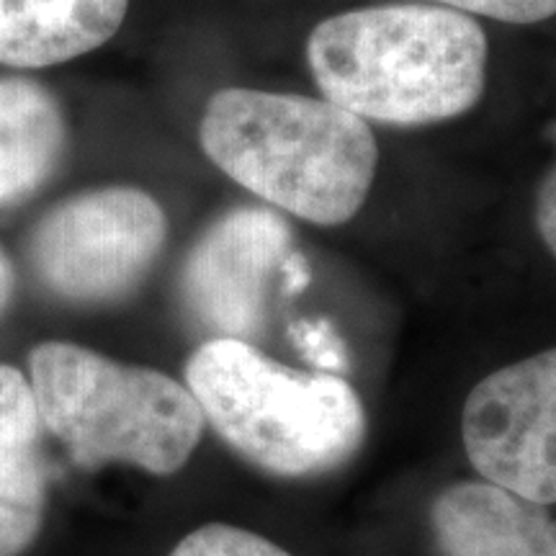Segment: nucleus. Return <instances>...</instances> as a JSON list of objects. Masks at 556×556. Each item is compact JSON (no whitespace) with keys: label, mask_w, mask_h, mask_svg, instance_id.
Returning a JSON list of instances; mask_svg holds the SVG:
<instances>
[{"label":"nucleus","mask_w":556,"mask_h":556,"mask_svg":"<svg viewBox=\"0 0 556 556\" xmlns=\"http://www.w3.org/2000/svg\"><path fill=\"white\" fill-rule=\"evenodd\" d=\"M486 54L475 16L420 0L338 13L319 21L307 41L325 99L387 127H426L475 109Z\"/></svg>","instance_id":"f257e3e1"},{"label":"nucleus","mask_w":556,"mask_h":556,"mask_svg":"<svg viewBox=\"0 0 556 556\" xmlns=\"http://www.w3.org/2000/svg\"><path fill=\"white\" fill-rule=\"evenodd\" d=\"M199 142L242 189L323 227L356 217L379 165L377 139L361 116L299 93L222 88L206 101Z\"/></svg>","instance_id":"f03ea898"},{"label":"nucleus","mask_w":556,"mask_h":556,"mask_svg":"<svg viewBox=\"0 0 556 556\" xmlns=\"http://www.w3.org/2000/svg\"><path fill=\"white\" fill-rule=\"evenodd\" d=\"M186 389L229 448L274 477L328 475L356 456L366 409L338 374H299L248 340L212 338L186 364Z\"/></svg>","instance_id":"7ed1b4c3"},{"label":"nucleus","mask_w":556,"mask_h":556,"mask_svg":"<svg viewBox=\"0 0 556 556\" xmlns=\"http://www.w3.org/2000/svg\"><path fill=\"white\" fill-rule=\"evenodd\" d=\"M29 384L41 426L80 469L129 464L168 477L189 464L204 435L197 400L168 374L65 340L34 348Z\"/></svg>","instance_id":"20e7f679"},{"label":"nucleus","mask_w":556,"mask_h":556,"mask_svg":"<svg viewBox=\"0 0 556 556\" xmlns=\"http://www.w3.org/2000/svg\"><path fill=\"white\" fill-rule=\"evenodd\" d=\"M168 240L155 197L106 186L60 201L31 235V263L45 287L70 302H114L135 291Z\"/></svg>","instance_id":"39448f33"},{"label":"nucleus","mask_w":556,"mask_h":556,"mask_svg":"<svg viewBox=\"0 0 556 556\" xmlns=\"http://www.w3.org/2000/svg\"><path fill=\"white\" fill-rule=\"evenodd\" d=\"M462 438L486 482L556 505V348L479 381L464 402Z\"/></svg>","instance_id":"423d86ee"},{"label":"nucleus","mask_w":556,"mask_h":556,"mask_svg":"<svg viewBox=\"0 0 556 556\" xmlns=\"http://www.w3.org/2000/svg\"><path fill=\"white\" fill-rule=\"evenodd\" d=\"M291 229L263 206L227 212L201 235L184 266L186 307L214 338L253 340L266 323L268 283L289 258Z\"/></svg>","instance_id":"0eeeda50"},{"label":"nucleus","mask_w":556,"mask_h":556,"mask_svg":"<svg viewBox=\"0 0 556 556\" xmlns=\"http://www.w3.org/2000/svg\"><path fill=\"white\" fill-rule=\"evenodd\" d=\"M446 556H556V520L544 505L492 482H456L430 507Z\"/></svg>","instance_id":"6e6552de"},{"label":"nucleus","mask_w":556,"mask_h":556,"mask_svg":"<svg viewBox=\"0 0 556 556\" xmlns=\"http://www.w3.org/2000/svg\"><path fill=\"white\" fill-rule=\"evenodd\" d=\"M41 428L29 377L0 364V556L24 554L45 523Z\"/></svg>","instance_id":"1a4fd4ad"},{"label":"nucleus","mask_w":556,"mask_h":556,"mask_svg":"<svg viewBox=\"0 0 556 556\" xmlns=\"http://www.w3.org/2000/svg\"><path fill=\"white\" fill-rule=\"evenodd\" d=\"M129 0H0V65L39 70L99 50L122 29Z\"/></svg>","instance_id":"9d476101"},{"label":"nucleus","mask_w":556,"mask_h":556,"mask_svg":"<svg viewBox=\"0 0 556 556\" xmlns=\"http://www.w3.org/2000/svg\"><path fill=\"white\" fill-rule=\"evenodd\" d=\"M67 127L54 96L26 78H0V206L26 199L65 155Z\"/></svg>","instance_id":"9b49d317"},{"label":"nucleus","mask_w":556,"mask_h":556,"mask_svg":"<svg viewBox=\"0 0 556 556\" xmlns=\"http://www.w3.org/2000/svg\"><path fill=\"white\" fill-rule=\"evenodd\" d=\"M170 556H291L261 533L227 523H208L178 541Z\"/></svg>","instance_id":"f8f14e48"},{"label":"nucleus","mask_w":556,"mask_h":556,"mask_svg":"<svg viewBox=\"0 0 556 556\" xmlns=\"http://www.w3.org/2000/svg\"><path fill=\"white\" fill-rule=\"evenodd\" d=\"M420 3L443 5L467 16L503 21V24H539L556 16V0H420Z\"/></svg>","instance_id":"ddd939ff"},{"label":"nucleus","mask_w":556,"mask_h":556,"mask_svg":"<svg viewBox=\"0 0 556 556\" xmlns=\"http://www.w3.org/2000/svg\"><path fill=\"white\" fill-rule=\"evenodd\" d=\"M546 137L552 139L556 150V122L546 129ZM536 229L541 240H544V245L548 248V253L556 258V160L552 168H548L544 180H541L536 193Z\"/></svg>","instance_id":"4468645a"},{"label":"nucleus","mask_w":556,"mask_h":556,"mask_svg":"<svg viewBox=\"0 0 556 556\" xmlns=\"http://www.w3.org/2000/svg\"><path fill=\"white\" fill-rule=\"evenodd\" d=\"M299 348H302L307 356L315 361V366L325 368V371H340L345 366L343 358V345L338 343V338L330 336L328 328L323 325H302L296 330Z\"/></svg>","instance_id":"2eb2a0df"},{"label":"nucleus","mask_w":556,"mask_h":556,"mask_svg":"<svg viewBox=\"0 0 556 556\" xmlns=\"http://www.w3.org/2000/svg\"><path fill=\"white\" fill-rule=\"evenodd\" d=\"M13 283H16V276H13L11 258L5 255V250L0 248V317H3V312L9 307L13 296Z\"/></svg>","instance_id":"dca6fc26"}]
</instances>
